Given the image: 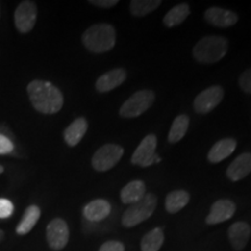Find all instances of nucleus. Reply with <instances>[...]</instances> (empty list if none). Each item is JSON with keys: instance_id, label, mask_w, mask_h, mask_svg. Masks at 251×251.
I'll return each instance as SVG.
<instances>
[{"instance_id": "7ed1b4c3", "label": "nucleus", "mask_w": 251, "mask_h": 251, "mask_svg": "<svg viewBox=\"0 0 251 251\" xmlns=\"http://www.w3.org/2000/svg\"><path fill=\"white\" fill-rule=\"evenodd\" d=\"M228 51V41L224 36H206L194 46L193 57L201 64H213L221 61Z\"/></svg>"}, {"instance_id": "412c9836", "label": "nucleus", "mask_w": 251, "mask_h": 251, "mask_svg": "<svg viewBox=\"0 0 251 251\" xmlns=\"http://www.w3.org/2000/svg\"><path fill=\"white\" fill-rule=\"evenodd\" d=\"M41 215V211L37 206H29L25 211V214L21 219L20 224L17 227V233L19 235H26L29 233L31 229L34 228V226L37 224Z\"/></svg>"}, {"instance_id": "7c9ffc66", "label": "nucleus", "mask_w": 251, "mask_h": 251, "mask_svg": "<svg viewBox=\"0 0 251 251\" xmlns=\"http://www.w3.org/2000/svg\"><path fill=\"white\" fill-rule=\"evenodd\" d=\"M2 172H4V168H2V166L0 165V174H2Z\"/></svg>"}, {"instance_id": "b1692460", "label": "nucleus", "mask_w": 251, "mask_h": 251, "mask_svg": "<svg viewBox=\"0 0 251 251\" xmlns=\"http://www.w3.org/2000/svg\"><path fill=\"white\" fill-rule=\"evenodd\" d=\"M188 125H190V119H188L187 115L185 114L178 115V117L174 120V122H172L171 129L169 131V136H168L169 142L170 143L179 142L185 135H186Z\"/></svg>"}, {"instance_id": "ddd939ff", "label": "nucleus", "mask_w": 251, "mask_h": 251, "mask_svg": "<svg viewBox=\"0 0 251 251\" xmlns=\"http://www.w3.org/2000/svg\"><path fill=\"white\" fill-rule=\"evenodd\" d=\"M127 78L126 70L122 68L113 69V70L106 72L102 76H100L96 81V89L100 93H106L109 91L117 89Z\"/></svg>"}, {"instance_id": "a211bd4d", "label": "nucleus", "mask_w": 251, "mask_h": 251, "mask_svg": "<svg viewBox=\"0 0 251 251\" xmlns=\"http://www.w3.org/2000/svg\"><path fill=\"white\" fill-rule=\"evenodd\" d=\"M146 194V185L143 181L133 180L122 188L120 198L121 201L126 205H133V203L140 201Z\"/></svg>"}, {"instance_id": "9b49d317", "label": "nucleus", "mask_w": 251, "mask_h": 251, "mask_svg": "<svg viewBox=\"0 0 251 251\" xmlns=\"http://www.w3.org/2000/svg\"><path fill=\"white\" fill-rule=\"evenodd\" d=\"M236 212V205L228 199H220L211 207V212L207 215V225H218L233 218Z\"/></svg>"}, {"instance_id": "20e7f679", "label": "nucleus", "mask_w": 251, "mask_h": 251, "mask_svg": "<svg viewBox=\"0 0 251 251\" xmlns=\"http://www.w3.org/2000/svg\"><path fill=\"white\" fill-rule=\"evenodd\" d=\"M157 207V198L155 194L147 193L140 201L133 203L126 209L122 215V226L131 228L148 220L153 214Z\"/></svg>"}, {"instance_id": "9d476101", "label": "nucleus", "mask_w": 251, "mask_h": 251, "mask_svg": "<svg viewBox=\"0 0 251 251\" xmlns=\"http://www.w3.org/2000/svg\"><path fill=\"white\" fill-rule=\"evenodd\" d=\"M47 241L52 250H62L69 242V227L63 219H54L47 227Z\"/></svg>"}, {"instance_id": "0eeeda50", "label": "nucleus", "mask_w": 251, "mask_h": 251, "mask_svg": "<svg viewBox=\"0 0 251 251\" xmlns=\"http://www.w3.org/2000/svg\"><path fill=\"white\" fill-rule=\"evenodd\" d=\"M157 136L155 134H148L141 141L135 152L131 156V163L141 168H148L153 163L159 162L161 158L156 153Z\"/></svg>"}, {"instance_id": "39448f33", "label": "nucleus", "mask_w": 251, "mask_h": 251, "mask_svg": "<svg viewBox=\"0 0 251 251\" xmlns=\"http://www.w3.org/2000/svg\"><path fill=\"white\" fill-rule=\"evenodd\" d=\"M155 101V93L151 90H141L129 97L120 107V117L133 119L148 111Z\"/></svg>"}, {"instance_id": "2eb2a0df", "label": "nucleus", "mask_w": 251, "mask_h": 251, "mask_svg": "<svg viewBox=\"0 0 251 251\" xmlns=\"http://www.w3.org/2000/svg\"><path fill=\"white\" fill-rule=\"evenodd\" d=\"M251 172V152H243L237 156L227 169V177L231 181L246 178Z\"/></svg>"}, {"instance_id": "4be33fe9", "label": "nucleus", "mask_w": 251, "mask_h": 251, "mask_svg": "<svg viewBox=\"0 0 251 251\" xmlns=\"http://www.w3.org/2000/svg\"><path fill=\"white\" fill-rule=\"evenodd\" d=\"M188 14H190V7H188L187 4L176 5L165 14L163 23L168 28L178 26V25L186 20Z\"/></svg>"}, {"instance_id": "4468645a", "label": "nucleus", "mask_w": 251, "mask_h": 251, "mask_svg": "<svg viewBox=\"0 0 251 251\" xmlns=\"http://www.w3.org/2000/svg\"><path fill=\"white\" fill-rule=\"evenodd\" d=\"M251 235V227L247 222L238 221L229 227L228 237L234 250L241 251L247 247Z\"/></svg>"}, {"instance_id": "cd10ccee", "label": "nucleus", "mask_w": 251, "mask_h": 251, "mask_svg": "<svg viewBox=\"0 0 251 251\" xmlns=\"http://www.w3.org/2000/svg\"><path fill=\"white\" fill-rule=\"evenodd\" d=\"M14 150V146L12 141L6 137L5 135L0 134V155H6V153L12 152Z\"/></svg>"}, {"instance_id": "aec40b11", "label": "nucleus", "mask_w": 251, "mask_h": 251, "mask_svg": "<svg viewBox=\"0 0 251 251\" xmlns=\"http://www.w3.org/2000/svg\"><path fill=\"white\" fill-rule=\"evenodd\" d=\"M190 201V194L185 190H175L166 196L165 209L170 214L178 213Z\"/></svg>"}, {"instance_id": "5701e85b", "label": "nucleus", "mask_w": 251, "mask_h": 251, "mask_svg": "<svg viewBox=\"0 0 251 251\" xmlns=\"http://www.w3.org/2000/svg\"><path fill=\"white\" fill-rule=\"evenodd\" d=\"M164 242V233L161 228H155L147 233L141 241V251H158Z\"/></svg>"}, {"instance_id": "6ab92c4d", "label": "nucleus", "mask_w": 251, "mask_h": 251, "mask_svg": "<svg viewBox=\"0 0 251 251\" xmlns=\"http://www.w3.org/2000/svg\"><path fill=\"white\" fill-rule=\"evenodd\" d=\"M87 130V121L84 118H78L64 130V140L68 146L76 147L80 142Z\"/></svg>"}, {"instance_id": "f03ea898", "label": "nucleus", "mask_w": 251, "mask_h": 251, "mask_svg": "<svg viewBox=\"0 0 251 251\" xmlns=\"http://www.w3.org/2000/svg\"><path fill=\"white\" fill-rule=\"evenodd\" d=\"M115 29L109 24H97L91 26L83 34L85 48L96 54L109 51L115 46Z\"/></svg>"}, {"instance_id": "c85d7f7f", "label": "nucleus", "mask_w": 251, "mask_h": 251, "mask_svg": "<svg viewBox=\"0 0 251 251\" xmlns=\"http://www.w3.org/2000/svg\"><path fill=\"white\" fill-rule=\"evenodd\" d=\"M99 251H125V246L119 241H107L100 247Z\"/></svg>"}, {"instance_id": "f3484780", "label": "nucleus", "mask_w": 251, "mask_h": 251, "mask_svg": "<svg viewBox=\"0 0 251 251\" xmlns=\"http://www.w3.org/2000/svg\"><path fill=\"white\" fill-rule=\"evenodd\" d=\"M236 146L237 143L234 139L220 140L212 147V149L209 150L207 158H208L209 162L214 163V164L215 163H220L235 151Z\"/></svg>"}, {"instance_id": "423d86ee", "label": "nucleus", "mask_w": 251, "mask_h": 251, "mask_svg": "<svg viewBox=\"0 0 251 251\" xmlns=\"http://www.w3.org/2000/svg\"><path fill=\"white\" fill-rule=\"evenodd\" d=\"M122 155H124V148L119 144L108 143L98 149L92 157V166L96 171L103 172L111 170L118 164Z\"/></svg>"}, {"instance_id": "f8f14e48", "label": "nucleus", "mask_w": 251, "mask_h": 251, "mask_svg": "<svg viewBox=\"0 0 251 251\" xmlns=\"http://www.w3.org/2000/svg\"><path fill=\"white\" fill-rule=\"evenodd\" d=\"M205 19L207 23L211 24L212 26L227 28L234 26L237 23L238 17L233 11L219 7H211L205 12Z\"/></svg>"}, {"instance_id": "a878e982", "label": "nucleus", "mask_w": 251, "mask_h": 251, "mask_svg": "<svg viewBox=\"0 0 251 251\" xmlns=\"http://www.w3.org/2000/svg\"><path fill=\"white\" fill-rule=\"evenodd\" d=\"M241 90L246 93H251V68L247 69L246 71L238 78Z\"/></svg>"}, {"instance_id": "f257e3e1", "label": "nucleus", "mask_w": 251, "mask_h": 251, "mask_svg": "<svg viewBox=\"0 0 251 251\" xmlns=\"http://www.w3.org/2000/svg\"><path fill=\"white\" fill-rule=\"evenodd\" d=\"M27 92L30 102L37 112L43 114H55L61 111L64 98L55 85L46 80H33L28 84Z\"/></svg>"}, {"instance_id": "c756f323", "label": "nucleus", "mask_w": 251, "mask_h": 251, "mask_svg": "<svg viewBox=\"0 0 251 251\" xmlns=\"http://www.w3.org/2000/svg\"><path fill=\"white\" fill-rule=\"evenodd\" d=\"M90 4L97 6V7L111 8L113 6L118 5L119 1L118 0H91Z\"/></svg>"}, {"instance_id": "2f4dec72", "label": "nucleus", "mask_w": 251, "mask_h": 251, "mask_svg": "<svg viewBox=\"0 0 251 251\" xmlns=\"http://www.w3.org/2000/svg\"><path fill=\"white\" fill-rule=\"evenodd\" d=\"M2 235H4V234H2V231H0V240H1V236H2Z\"/></svg>"}, {"instance_id": "6e6552de", "label": "nucleus", "mask_w": 251, "mask_h": 251, "mask_svg": "<svg viewBox=\"0 0 251 251\" xmlns=\"http://www.w3.org/2000/svg\"><path fill=\"white\" fill-rule=\"evenodd\" d=\"M225 97V91L221 86L215 85L203 90L194 99L193 108L198 114H207L212 112Z\"/></svg>"}, {"instance_id": "dca6fc26", "label": "nucleus", "mask_w": 251, "mask_h": 251, "mask_svg": "<svg viewBox=\"0 0 251 251\" xmlns=\"http://www.w3.org/2000/svg\"><path fill=\"white\" fill-rule=\"evenodd\" d=\"M112 211V206L107 200L96 199L84 207V216L92 222H99L106 219Z\"/></svg>"}, {"instance_id": "393cba45", "label": "nucleus", "mask_w": 251, "mask_h": 251, "mask_svg": "<svg viewBox=\"0 0 251 251\" xmlns=\"http://www.w3.org/2000/svg\"><path fill=\"white\" fill-rule=\"evenodd\" d=\"M159 0H133L130 2V12L134 17H146L159 7Z\"/></svg>"}, {"instance_id": "bb28decb", "label": "nucleus", "mask_w": 251, "mask_h": 251, "mask_svg": "<svg viewBox=\"0 0 251 251\" xmlns=\"http://www.w3.org/2000/svg\"><path fill=\"white\" fill-rule=\"evenodd\" d=\"M14 206L7 199H0V219H7L13 214Z\"/></svg>"}, {"instance_id": "1a4fd4ad", "label": "nucleus", "mask_w": 251, "mask_h": 251, "mask_svg": "<svg viewBox=\"0 0 251 251\" xmlns=\"http://www.w3.org/2000/svg\"><path fill=\"white\" fill-rule=\"evenodd\" d=\"M37 9L33 1H23L15 9V27L21 33H28L33 29L36 23Z\"/></svg>"}]
</instances>
